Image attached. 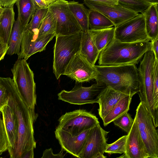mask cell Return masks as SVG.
Returning a JSON list of instances; mask_svg holds the SVG:
<instances>
[{"label":"cell","mask_w":158,"mask_h":158,"mask_svg":"<svg viewBox=\"0 0 158 158\" xmlns=\"http://www.w3.org/2000/svg\"><path fill=\"white\" fill-rule=\"evenodd\" d=\"M1 12H2V11H1ZM1 13H0V15Z\"/></svg>","instance_id":"bcb514c9"},{"label":"cell","mask_w":158,"mask_h":158,"mask_svg":"<svg viewBox=\"0 0 158 158\" xmlns=\"http://www.w3.org/2000/svg\"><path fill=\"white\" fill-rule=\"evenodd\" d=\"M127 95L106 87L101 93L98 102L99 105L98 114L102 119L121 99Z\"/></svg>","instance_id":"e0dca14e"},{"label":"cell","mask_w":158,"mask_h":158,"mask_svg":"<svg viewBox=\"0 0 158 158\" xmlns=\"http://www.w3.org/2000/svg\"><path fill=\"white\" fill-rule=\"evenodd\" d=\"M127 135H123L114 142L107 144L104 152L110 154H124L126 151V144Z\"/></svg>","instance_id":"f546056e"},{"label":"cell","mask_w":158,"mask_h":158,"mask_svg":"<svg viewBox=\"0 0 158 158\" xmlns=\"http://www.w3.org/2000/svg\"><path fill=\"white\" fill-rule=\"evenodd\" d=\"M48 10V8L36 10L30 21L27 25L26 29L29 30H39Z\"/></svg>","instance_id":"4dcf8cb0"},{"label":"cell","mask_w":158,"mask_h":158,"mask_svg":"<svg viewBox=\"0 0 158 158\" xmlns=\"http://www.w3.org/2000/svg\"><path fill=\"white\" fill-rule=\"evenodd\" d=\"M96 83L128 95L139 92L138 69L135 65H95Z\"/></svg>","instance_id":"6da1fadb"},{"label":"cell","mask_w":158,"mask_h":158,"mask_svg":"<svg viewBox=\"0 0 158 158\" xmlns=\"http://www.w3.org/2000/svg\"><path fill=\"white\" fill-rule=\"evenodd\" d=\"M55 22L52 14L48 9V11L39 29L38 38L40 39L46 35L55 33Z\"/></svg>","instance_id":"f1b7e54d"},{"label":"cell","mask_w":158,"mask_h":158,"mask_svg":"<svg viewBox=\"0 0 158 158\" xmlns=\"http://www.w3.org/2000/svg\"><path fill=\"white\" fill-rule=\"evenodd\" d=\"M26 60L18 59L16 61L11 69L12 79L23 101L34 112L36 98L35 84L34 73Z\"/></svg>","instance_id":"5b68a950"},{"label":"cell","mask_w":158,"mask_h":158,"mask_svg":"<svg viewBox=\"0 0 158 158\" xmlns=\"http://www.w3.org/2000/svg\"><path fill=\"white\" fill-rule=\"evenodd\" d=\"M152 42V48L156 58L158 60V37L153 40Z\"/></svg>","instance_id":"60d3db41"},{"label":"cell","mask_w":158,"mask_h":158,"mask_svg":"<svg viewBox=\"0 0 158 158\" xmlns=\"http://www.w3.org/2000/svg\"><path fill=\"white\" fill-rule=\"evenodd\" d=\"M116 158H127L126 155L125 154H123V155L122 156L117 157Z\"/></svg>","instance_id":"ee69618b"},{"label":"cell","mask_w":158,"mask_h":158,"mask_svg":"<svg viewBox=\"0 0 158 158\" xmlns=\"http://www.w3.org/2000/svg\"><path fill=\"white\" fill-rule=\"evenodd\" d=\"M151 48V41L124 43L114 38L100 52L98 64L104 66L138 64Z\"/></svg>","instance_id":"7a4b0ae2"},{"label":"cell","mask_w":158,"mask_h":158,"mask_svg":"<svg viewBox=\"0 0 158 158\" xmlns=\"http://www.w3.org/2000/svg\"><path fill=\"white\" fill-rule=\"evenodd\" d=\"M34 148L23 152L19 158H34Z\"/></svg>","instance_id":"b9f144b4"},{"label":"cell","mask_w":158,"mask_h":158,"mask_svg":"<svg viewBox=\"0 0 158 158\" xmlns=\"http://www.w3.org/2000/svg\"><path fill=\"white\" fill-rule=\"evenodd\" d=\"M58 121L56 128L73 136H77L99 124L95 115L83 110L67 112L60 117Z\"/></svg>","instance_id":"52a82bcc"},{"label":"cell","mask_w":158,"mask_h":158,"mask_svg":"<svg viewBox=\"0 0 158 158\" xmlns=\"http://www.w3.org/2000/svg\"><path fill=\"white\" fill-rule=\"evenodd\" d=\"M83 2L89 9L98 11L106 17L113 23L114 27L139 14L129 10L119 4L113 6H106L94 3L91 0H85Z\"/></svg>","instance_id":"5bb4252c"},{"label":"cell","mask_w":158,"mask_h":158,"mask_svg":"<svg viewBox=\"0 0 158 158\" xmlns=\"http://www.w3.org/2000/svg\"><path fill=\"white\" fill-rule=\"evenodd\" d=\"M64 156L62 152L56 154H54L52 148L44 150L41 158H64Z\"/></svg>","instance_id":"d590c367"},{"label":"cell","mask_w":158,"mask_h":158,"mask_svg":"<svg viewBox=\"0 0 158 158\" xmlns=\"http://www.w3.org/2000/svg\"><path fill=\"white\" fill-rule=\"evenodd\" d=\"M24 31L21 29L18 18L13 25L8 45L7 54H19Z\"/></svg>","instance_id":"484cf974"},{"label":"cell","mask_w":158,"mask_h":158,"mask_svg":"<svg viewBox=\"0 0 158 158\" xmlns=\"http://www.w3.org/2000/svg\"><path fill=\"white\" fill-rule=\"evenodd\" d=\"M133 96L127 95L121 99L109 113L103 119V125L107 126L124 114L127 112L132 98Z\"/></svg>","instance_id":"d4e9b609"},{"label":"cell","mask_w":158,"mask_h":158,"mask_svg":"<svg viewBox=\"0 0 158 158\" xmlns=\"http://www.w3.org/2000/svg\"><path fill=\"white\" fill-rule=\"evenodd\" d=\"M17 0H0V5L3 8L13 7Z\"/></svg>","instance_id":"ab89813d"},{"label":"cell","mask_w":158,"mask_h":158,"mask_svg":"<svg viewBox=\"0 0 158 158\" xmlns=\"http://www.w3.org/2000/svg\"><path fill=\"white\" fill-rule=\"evenodd\" d=\"M2 11L0 15V19L2 15ZM8 48V45L6 44L0 37V61L4 59L5 55L7 53Z\"/></svg>","instance_id":"74e56055"},{"label":"cell","mask_w":158,"mask_h":158,"mask_svg":"<svg viewBox=\"0 0 158 158\" xmlns=\"http://www.w3.org/2000/svg\"><path fill=\"white\" fill-rule=\"evenodd\" d=\"M140 137L149 158H158V134L151 115L140 102L135 116Z\"/></svg>","instance_id":"8992f818"},{"label":"cell","mask_w":158,"mask_h":158,"mask_svg":"<svg viewBox=\"0 0 158 158\" xmlns=\"http://www.w3.org/2000/svg\"><path fill=\"white\" fill-rule=\"evenodd\" d=\"M0 111V155L8 150L9 143Z\"/></svg>","instance_id":"d6a6232c"},{"label":"cell","mask_w":158,"mask_h":158,"mask_svg":"<svg viewBox=\"0 0 158 158\" xmlns=\"http://www.w3.org/2000/svg\"><path fill=\"white\" fill-rule=\"evenodd\" d=\"M114 27V38L120 42L132 43L151 41L146 33L143 14L139 13Z\"/></svg>","instance_id":"9c48e42d"},{"label":"cell","mask_w":158,"mask_h":158,"mask_svg":"<svg viewBox=\"0 0 158 158\" xmlns=\"http://www.w3.org/2000/svg\"><path fill=\"white\" fill-rule=\"evenodd\" d=\"M82 33L81 31L72 35L56 36L53 69L57 79L64 75L72 58L79 52Z\"/></svg>","instance_id":"277c9868"},{"label":"cell","mask_w":158,"mask_h":158,"mask_svg":"<svg viewBox=\"0 0 158 158\" xmlns=\"http://www.w3.org/2000/svg\"><path fill=\"white\" fill-rule=\"evenodd\" d=\"M158 60L152 48L144 54L138 69L139 92L140 102L150 114L154 125L158 126V103L153 96V73Z\"/></svg>","instance_id":"3957f363"},{"label":"cell","mask_w":158,"mask_h":158,"mask_svg":"<svg viewBox=\"0 0 158 158\" xmlns=\"http://www.w3.org/2000/svg\"><path fill=\"white\" fill-rule=\"evenodd\" d=\"M56 0H33L36 10L48 8Z\"/></svg>","instance_id":"e575fe53"},{"label":"cell","mask_w":158,"mask_h":158,"mask_svg":"<svg viewBox=\"0 0 158 158\" xmlns=\"http://www.w3.org/2000/svg\"><path fill=\"white\" fill-rule=\"evenodd\" d=\"M118 4L137 14H143L152 5L147 0H118Z\"/></svg>","instance_id":"83f0119b"},{"label":"cell","mask_w":158,"mask_h":158,"mask_svg":"<svg viewBox=\"0 0 158 158\" xmlns=\"http://www.w3.org/2000/svg\"><path fill=\"white\" fill-rule=\"evenodd\" d=\"M7 100L8 97L6 88L0 83V110L6 104Z\"/></svg>","instance_id":"8d00e7d4"},{"label":"cell","mask_w":158,"mask_h":158,"mask_svg":"<svg viewBox=\"0 0 158 158\" xmlns=\"http://www.w3.org/2000/svg\"><path fill=\"white\" fill-rule=\"evenodd\" d=\"M95 158H107V157L104 156V154H100L97 156Z\"/></svg>","instance_id":"7bdbcfd3"},{"label":"cell","mask_w":158,"mask_h":158,"mask_svg":"<svg viewBox=\"0 0 158 158\" xmlns=\"http://www.w3.org/2000/svg\"></svg>","instance_id":"7dc6e473"},{"label":"cell","mask_w":158,"mask_h":158,"mask_svg":"<svg viewBox=\"0 0 158 158\" xmlns=\"http://www.w3.org/2000/svg\"><path fill=\"white\" fill-rule=\"evenodd\" d=\"M3 8L2 7L1 5H0V13H1V11H2V10L3 9Z\"/></svg>","instance_id":"f6af8a7d"},{"label":"cell","mask_w":158,"mask_h":158,"mask_svg":"<svg viewBox=\"0 0 158 158\" xmlns=\"http://www.w3.org/2000/svg\"><path fill=\"white\" fill-rule=\"evenodd\" d=\"M68 4L69 8L80 26L82 32L89 31V9L83 4L74 1H68Z\"/></svg>","instance_id":"cb8c5ba5"},{"label":"cell","mask_w":158,"mask_h":158,"mask_svg":"<svg viewBox=\"0 0 158 158\" xmlns=\"http://www.w3.org/2000/svg\"><path fill=\"white\" fill-rule=\"evenodd\" d=\"M124 154L127 158H149L140 137L135 117L132 127L127 135Z\"/></svg>","instance_id":"2e32d148"},{"label":"cell","mask_w":158,"mask_h":158,"mask_svg":"<svg viewBox=\"0 0 158 158\" xmlns=\"http://www.w3.org/2000/svg\"><path fill=\"white\" fill-rule=\"evenodd\" d=\"M18 19L22 29L24 31L36 9L33 0H17Z\"/></svg>","instance_id":"44dd1931"},{"label":"cell","mask_w":158,"mask_h":158,"mask_svg":"<svg viewBox=\"0 0 158 158\" xmlns=\"http://www.w3.org/2000/svg\"><path fill=\"white\" fill-rule=\"evenodd\" d=\"M79 52L89 63L95 65L100 52L96 46L89 30L82 32Z\"/></svg>","instance_id":"d6986e66"},{"label":"cell","mask_w":158,"mask_h":158,"mask_svg":"<svg viewBox=\"0 0 158 158\" xmlns=\"http://www.w3.org/2000/svg\"><path fill=\"white\" fill-rule=\"evenodd\" d=\"M89 30H101L114 26L108 19L101 13L89 9L88 15Z\"/></svg>","instance_id":"4316f807"},{"label":"cell","mask_w":158,"mask_h":158,"mask_svg":"<svg viewBox=\"0 0 158 158\" xmlns=\"http://www.w3.org/2000/svg\"><path fill=\"white\" fill-rule=\"evenodd\" d=\"M90 129L86 130L77 136L56 128L55 133L62 150L73 156L79 158Z\"/></svg>","instance_id":"9a60e30c"},{"label":"cell","mask_w":158,"mask_h":158,"mask_svg":"<svg viewBox=\"0 0 158 158\" xmlns=\"http://www.w3.org/2000/svg\"><path fill=\"white\" fill-rule=\"evenodd\" d=\"M39 31L38 29H26L24 31L18 59L27 60L35 53L45 50L48 44L56 36L55 33H53L39 39L38 38Z\"/></svg>","instance_id":"7c38bea8"},{"label":"cell","mask_w":158,"mask_h":158,"mask_svg":"<svg viewBox=\"0 0 158 158\" xmlns=\"http://www.w3.org/2000/svg\"><path fill=\"white\" fill-rule=\"evenodd\" d=\"M158 5H151L143 14L146 33L151 41L158 37Z\"/></svg>","instance_id":"7402d4cb"},{"label":"cell","mask_w":158,"mask_h":158,"mask_svg":"<svg viewBox=\"0 0 158 158\" xmlns=\"http://www.w3.org/2000/svg\"><path fill=\"white\" fill-rule=\"evenodd\" d=\"M134 122L130 114L126 113L114 120V124L127 134L130 131Z\"/></svg>","instance_id":"1f68e13d"},{"label":"cell","mask_w":158,"mask_h":158,"mask_svg":"<svg viewBox=\"0 0 158 158\" xmlns=\"http://www.w3.org/2000/svg\"><path fill=\"white\" fill-rule=\"evenodd\" d=\"M93 2L106 6H113L118 4V0H91Z\"/></svg>","instance_id":"f35d334b"},{"label":"cell","mask_w":158,"mask_h":158,"mask_svg":"<svg viewBox=\"0 0 158 158\" xmlns=\"http://www.w3.org/2000/svg\"><path fill=\"white\" fill-rule=\"evenodd\" d=\"M67 1L56 0L49 7L56 24V36L72 35L82 31L68 6Z\"/></svg>","instance_id":"ba28073f"},{"label":"cell","mask_w":158,"mask_h":158,"mask_svg":"<svg viewBox=\"0 0 158 158\" xmlns=\"http://www.w3.org/2000/svg\"><path fill=\"white\" fill-rule=\"evenodd\" d=\"M2 121L8 139V151L14 148L17 135V123L14 113L7 103L0 110Z\"/></svg>","instance_id":"ac0fdd59"},{"label":"cell","mask_w":158,"mask_h":158,"mask_svg":"<svg viewBox=\"0 0 158 158\" xmlns=\"http://www.w3.org/2000/svg\"><path fill=\"white\" fill-rule=\"evenodd\" d=\"M153 78V96L155 101L158 103V63L154 67Z\"/></svg>","instance_id":"836d02e7"},{"label":"cell","mask_w":158,"mask_h":158,"mask_svg":"<svg viewBox=\"0 0 158 158\" xmlns=\"http://www.w3.org/2000/svg\"><path fill=\"white\" fill-rule=\"evenodd\" d=\"M109 132L99 124L91 129L79 158H95L99 155L104 154Z\"/></svg>","instance_id":"4fadbf2b"},{"label":"cell","mask_w":158,"mask_h":158,"mask_svg":"<svg viewBox=\"0 0 158 158\" xmlns=\"http://www.w3.org/2000/svg\"><path fill=\"white\" fill-rule=\"evenodd\" d=\"M106 87L97 83L89 87L75 86L70 91H61L58 94V99L78 105L98 103L101 93Z\"/></svg>","instance_id":"30bf717a"},{"label":"cell","mask_w":158,"mask_h":158,"mask_svg":"<svg viewBox=\"0 0 158 158\" xmlns=\"http://www.w3.org/2000/svg\"><path fill=\"white\" fill-rule=\"evenodd\" d=\"M115 30L114 27L101 30H89L93 41L100 52L114 38Z\"/></svg>","instance_id":"603a6c76"},{"label":"cell","mask_w":158,"mask_h":158,"mask_svg":"<svg viewBox=\"0 0 158 158\" xmlns=\"http://www.w3.org/2000/svg\"><path fill=\"white\" fill-rule=\"evenodd\" d=\"M97 71L79 52L72 58L65 70V75L79 83L95 79Z\"/></svg>","instance_id":"8fae6325"},{"label":"cell","mask_w":158,"mask_h":158,"mask_svg":"<svg viewBox=\"0 0 158 158\" xmlns=\"http://www.w3.org/2000/svg\"><path fill=\"white\" fill-rule=\"evenodd\" d=\"M15 16L13 7L3 8L0 19V37L8 45L15 21Z\"/></svg>","instance_id":"ffe728a7"}]
</instances>
